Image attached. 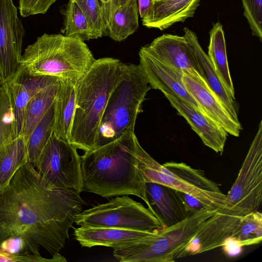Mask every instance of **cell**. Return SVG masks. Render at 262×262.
Masks as SVG:
<instances>
[{
  "label": "cell",
  "mask_w": 262,
  "mask_h": 262,
  "mask_svg": "<svg viewBox=\"0 0 262 262\" xmlns=\"http://www.w3.org/2000/svg\"><path fill=\"white\" fill-rule=\"evenodd\" d=\"M85 202L80 193L58 188L27 162L0 191V252L59 253Z\"/></svg>",
  "instance_id": "obj_1"
},
{
  "label": "cell",
  "mask_w": 262,
  "mask_h": 262,
  "mask_svg": "<svg viewBox=\"0 0 262 262\" xmlns=\"http://www.w3.org/2000/svg\"><path fill=\"white\" fill-rule=\"evenodd\" d=\"M140 144L135 133L81 156L83 191L108 198L134 195L149 208L145 181L139 166Z\"/></svg>",
  "instance_id": "obj_2"
},
{
  "label": "cell",
  "mask_w": 262,
  "mask_h": 262,
  "mask_svg": "<svg viewBox=\"0 0 262 262\" xmlns=\"http://www.w3.org/2000/svg\"><path fill=\"white\" fill-rule=\"evenodd\" d=\"M124 63L112 57L96 59L78 80L69 139L77 149L96 148L101 120L110 94L122 77Z\"/></svg>",
  "instance_id": "obj_3"
},
{
  "label": "cell",
  "mask_w": 262,
  "mask_h": 262,
  "mask_svg": "<svg viewBox=\"0 0 262 262\" xmlns=\"http://www.w3.org/2000/svg\"><path fill=\"white\" fill-rule=\"evenodd\" d=\"M84 41L61 34H43L28 46L20 67L33 76L78 79L95 61Z\"/></svg>",
  "instance_id": "obj_4"
},
{
  "label": "cell",
  "mask_w": 262,
  "mask_h": 262,
  "mask_svg": "<svg viewBox=\"0 0 262 262\" xmlns=\"http://www.w3.org/2000/svg\"><path fill=\"white\" fill-rule=\"evenodd\" d=\"M150 89L140 64L124 63L122 77L110 94L101 120L96 148L135 133L137 116Z\"/></svg>",
  "instance_id": "obj_5"
},
{
  "label": "cell",
  "mask_w": 262,
  "mask_h": 262,
  "mask_svg": "<svg viewBox=\"0 0 262 262\" xmlns=\"http://www.w3.org/2000/svg\"><path fill=\"white\" fill-rule=\"evenodd\" d=\"M219 209L197 212L154 234L114 249V256L121 262H170L181 258L184 249L205 222Z\"/></svg>",
  "instance_id": "obj_6"
},
{
  "label": "cell",
  "mask_w": 262,
  "mask_h": 262,
  "mask_svg": "<svg viewBox=\"0 0 262 262\" xmlns=\"http://www.w3.org/2000/svg\"><path fill=\"white\" fill-rule=\"evenodd\" d=\"M139 159L145 182L161 184L187 193L214 208H228L226 194L202 170L183 162L171 161L161 165L141 146L139 148Z\"/></svg>",
  "instance_id": "obj_7"
},
{
  "label": "cell",
  "mask_w": 262,
  "mask_h": 262,
  "mask_svg": "<svg viewBox=\"0 0 262 262\" xmlns=\"http://www.w3.org/2000/svg\"><path fill=\"white\" fill-rule=\"evenodd\" d=\"M75 223L80 226L145 232H153L164 227L148 208L127 195L117 196L107 203L81 211L76 215Z\"/></svg>",
  "instance_id": "obj_8"
},
{
  "label": "cell",
  "mask_w": 262,
  "mask_h": 262,
  "mask_svg": "<svg viewBox=\"0 0 262 262\" xmlns=\"http://www.w3.org/2000/svg\"><path fill=\"white\" fill-rule=\"evenodd\" d=\"M54 186L78 193L83 191L81 158L69 142L53 134L35 167Z\"/></svg>",
  "instance_id": "obj_9"
},
{
  "label": "cell",
  "mask_w": 262,
  "mask_h": 262,
  "mask_svg": "<svg viewBox=\"0 0 262 262\" xmlns=\"http://www.w3.org/2000/svg\"><path fill=\"white\" fill-rule=\"evenodd\" d=\"M228 208L240 215L258 211L262 200V122L237 177L226 194Z\"/></svg>",
  "instance_id": "obj_10"
},
{
  "label": "cell",
  "mask_w": 262,
  "mask_h": 262,
  "mask_svg": "<svg viewBox=\"0 0 262 262\" xmlns=\"http://www.w3.org/2000/svg\"><path fill=\"white\" fill-rule=\"evenodd\" d=\"M25 30L13 0H0V85L20 67Z\"/></svg>",
  "instance_id": "obj_11"
},
{
  "label": "cell",
  "mask_w": 262,
  "mask_h": 262,
  "mask_svg": "<svg viewBox=\"0 0 262 262\" xmlns=\"http://www.w3.org/2000/svg\"><path fill=\"white\" fill-rule=\"evenodd\" d=\"M242 215L227 208L208 219L189 241L181 258L221 247L236 228Z\"/></svg>",
  "instance_id": "obj_12"
},
{
  "label": "cell",
  "mask_w": 262,
  "mask_h": 262,
  "mask_svg": "<svg viewBox=\"0 0 262 262\" xmlns=\"http://www.w3.org/2000/svg\"><path fill=\"white\" fill-rule=\"evenodd\" d=\"M59 78L50 76H33L19 67L15 74L1 86L6 91L13 119V139L21 135L25 108L37 92Z\"/></svg>",
  "instance_id": "obj_13"
},
{
  "label": "cell",
  "mask_w": 262,
  "mask_h": 262,
  "mask_svg": "<svg viewBox=\"0 0 262 262\" xmlns=\"http://www.w3.org/2000/svg\"><path fill=\"white\" fill-rule=\"evenodd\" d=\"M142 48L157 60L184 73H189L204 79L194 55L184 36L163 34Z\"/></svg>",
  "instance_id": "obj_14"
},
{
  "label": "cell",
  "mask_w": 262,
  "mask_h": 262,
  "mask_svg": "<svg viewBox=\"0 0 262 262\" xmlns=\"http://www.w3.org/2000/svg\"><path fill=\"white\" fill-rule=\"evenodd\" d=\"M139 55V64L145 73L151 88L159 90L164 94H175L204 114L186 90L182 81L184 73L182 71L157 60L142 48Z\"/></svg>",
  "instance_id": "obj_15"
},
{
  "label": "cell",
  "mask_w": 262,
  "mask_h": 262,
  "mask_svg": "<svg viewBox=\"0 0 262 262\" xmlns=\"http://www.w3.org/2000/svg\"><path fill=\"white\" fill-rule=\"evenodd\" d=\"M182 81L189 94L194 99L203 113L227 133L238 137L242 126L230 117L221 101L201 77L184 73Z\"/></svg>",
  "instance_id": "obj_16"
},
{
  "label": "cell",
  "mask_w": 262,
  "mask_h": 262,
  "mask_svg": "<svg viewBox=\"0 0 262 262\" xmlns=\"http://www.w3.org/2000/svg\"><path fill=\"white\" fill-rule=\"evenodd\" d=\"M164 95L171 105L186 120L205 145L217 153L223 152L228 134L222 127L178 96Z\"/></svg>",
  "instance_id": "obj_17"
},
{
  "label": "cell",
  "mask_w": 262,
  "mask_h": 262,
  "mask_svg": "<svg viewBox=\"0 0 262 262\" xmlns=\"http://www.w3.org/2000/svg\"><path fill=\"white\" fill-rule=\"evenodd\" d=\"M149 209L164 227L175 225L190 216L178 191L161 184L146 182Z\"/></svg>",
  "instance_id": "obj_18"
},
{
  "label": "cell",
  "mask_w": 262,
  "mask_h": 262,
  "mask_svg": "<svg viewBox=\"0 0 262 262\" xmlns=\"http://www.w3.org/2000/svg\"><path fill=\"white\" fill-rule=\"evenodd\" d=\"M156 230L145 232L111 227L80 226L74 229L73 234L82 247L104 246L114 249L123 247L128 242L151 235Z\"/></svg>",
  "instance_id": "obj_19"
},
{
  "label": "cell",
  "mask_w": 262,
  "mask_h": 262,
  "mask_svg": "<svg viewBox=\"0 0 262 262\" xmlns=\"http://www.w3.org/2000/svg\"><path fill=\"white\" fill-rule=\"evenodd\" d=\"M184 36L191 49L199 68L210 90L221 101L230 117L237 123H240L238 118V108L235 99L227 93L219 79L208 55L200 45L196 34L191 30L184 28Z\"/></svg>",
  "instance_id": "obj_20"
},
{
  "label": "cell",
  "mask_w": 262,
  "mask_h": 262,
  "mask_svg": "<svg viewBox=\"0 0 262 262\" xmlns=\"http://www.w3.org/2000/svg\"><path fill=\"white\" fill-rule=\"evenodd\" d=\"M201 0H165L154 2L152 11L142 20L143 26L160 30L184 22L193 16Z\"/></svg>",
  "instance_id": "obj_21"
},
{
  "label": "cell",
  "mask_w": 262,
  "mask_h": 262,
  "mask_svg": "<svg viewBox=\"0 0 262 262\" xmlns=\"http://www.w3.org/2000/svg\"><path fill=\"white\" fill-rule=\"evenodd\" d=\"M78 79L59 78L54 101L53 134L56 137L68 142L75 106L76 85Z\"/></svg>",
  "instance_id": "obj_22"
},
{
  "label": "cell",
  "mask_w": 262,
  "mask_h": 262,
  "mask_svg": "<svg viewBox=\"0 0 262 262\" xmlns=\"http://www.w3.org/2000/svg\"><path fill=\"white\" fill-rule=\"evenodd\" d=\"M262 240V214L256 211L242 216L230 237L222 247L229 255L238 254L244 246L259 243Z\"/></svg>",
  "instance_id": "obj_23"
},
{
  "label": "cell",
  "mask_w": 262,
  "mask_h": 262,
  "mask_svg": "<svg viewBox=\"0 0 262 262\" xmlns=\"http://www.w3.org/2000/svg\"><path fill=\"white\" fill-rule=\"evenodd\" d=\"M209 36L208 57L226 91L235 99L234 88L227 61L224 32L220 22L213 24Z\"/></svg>",
  "instance_id": "obj_24"
},
{
  "label": "cell",
  "mask_w": 262,
  "mask_h": 262,
  "mask_svg": "<svg viewBox=\"0 0 262 262\" xmlns=\"http://www.w3.org/2000/svg\"><path fill=\"white\" fill-rule=\"evenodd\" d=\"M28 162L26 142L22 135L0 145V191L8 185L16 171Z\"/></svg>",
  "instance_id": "obj_25"
},
{
  "label": "cell",
  "mask_w": 262,
  "mask_h": 262,
  "mask_svg": "<svg viewBox=\"0 0 262 262\" xmlns=\"http://www.w3.org/2000/svg\"><path fill=\"white\" fill-rule=\"evenodd\" d=\"M59 80L39 90L31 97L27 104L21 134L26 142L35 126L54 103Z\"/></svg>",
  "instance_id": "obj_26"
},
{
  "label": "cell",
  "mask_w": 262,
  "mask_h": 262,
  "mask_svg": "<svg viewBox=\"0 0 262 262\" xmlns=\"http://www.w3.org/2000/svg\"><path fill=\"white\" fill-rule=\"evenodd\" d=\"M139 15L138 0H128L125 5L119 6L106 34L115 41L124 40L138 28Z\"/></svg>",
  "instance_id": "obj_27"
},
{
  "label": "cell",
  "mask_w": 262,
  "mask_h": 262,
  "mask_svg": "<svg viewBox=\"0 0 262 262\" xmlns=\"http://www.w3.org/2000/svg\"><path fill=\"white\" fill-rule=\"evenodd\" d=\"M54 115V102L35 126L26 142L28 161L34 167L43 148L53 134Z\"/></svg>",
  "instance_id": "obj_28"
},
{
  "label": "cell",
  "mask_w": 262,
  "mask_h": 262,
  "mask_svg": "<svg viewBox=\"0 0 262 262\" xmlns=\"http://www.w3.org/2000/svg\"><path fill=\"white\" fill-rule=\"evenodd\" d=\"M64 23L61 32L63 35L78 38L83 41L94 39L93 30L79 7L69 0L63 11Z\"/></svg>",
  "instance_id": "obj_29"
},
{
  "label": "cell",
  "mask_w": 262,
  "mask_h": 262,
  "mask_svg": "<svg viewBox=\"0 0 262 262\" xmlns=\"http://www.w3.org/2000/svg\"><path fill=\"white\" fill-rule=\"evenodd\" d=\"M85 15L94 34V39L105 34L103 12L98 0H72Z\"/></svg>",
  "instance_id": "obj_30"
},
{
  "label": "cell",
  "mask_w": 262,
  "mask_h": 262,
  "mask_svg": "<svg viewBox=\"0 0 262 262\" xmlns=\"http://www.w3.org/2000/svg\"><path fill=\"white\" fill-rule=\"evenodd\" d=\"M13 119L8 95L0 87V145L4 142L13 139Z\"/></svg>",
  "instance_id": "obj_31"
},
{
  "label": "cell",
  "mask_w": 262,
  "mask_h": 262,
  "mask_svg": "<svg viewBox=\"0 0 262 262\" xmlns=\"http://www.w3.org/2000/svg\"><path fill=\"white\" fill-rule=\"evenodd\" d=\"M252 35L262 40V0H242Z\"/></svg>",
  "instance_id": "obj_32"
},
{
  "label": "cell",
  "mask_w": 262,
  "mask_h": 262,
  "mask_svg": "<svg viewBox=\"0 0 262 262\" xmlns=\"http://www.w3.org/2000/svg\"><path fill=\"white\" fill-rule=\"evenodd\" d=\"M57 0H19L18 9L21 15L27 17L45 14Z\"/></svg>",
  "instance_id": "obj_33"
},
{
  "label": "cell",
  "mask_w": 262,
  "mask_h": 262,
  "mask_svg": "<svg viewBox=\"0 0 262 262\" xmlns=\"http://www.w3.org/2000/svg\"><path fill=\"white\" fill-rule=\"evenodd\" d=\"M63 260L64 257L61 255L46 258L40 254L8 255L0 252V261L62 262Z\"/></svg>",
  "instance_id": "obj_34"
},
{
  "label": "cell",
  "mask_w": 262,
  "mask_h": 262,
  "mask_svg": "<svg viewBox=\"0 0 262 262\" xmlns=\"http://www.w3.org/2000/svg\"><path fill=\"white\" fill-rule=\"evenodd\" d=\"M178 191L189 215H191L204 210L212 208L189 194L178 190Z\"/></svg>",
  "instance_id": "obj_35"
},
{
  "label": "cell",
  "mask_w": 262,
  "mask_h": 262,
  "mask_svg": "<svg viewBox=\"0 0 262 262\" xmlns=\"http://www.w3.org/2000/svg\"><path fill=\"white\" fill-rule=\"evenodd\" d=\"M101 7L105 34L108 31L114 12L119 6V0H98Z\"/></svg>",
  "instance_id": "obj_36"
},
{
  "label": "cell",
  "mask_w": 262,
  "mask_h": 262,
  "mask_svg": "<svg viewBox=\"0 0 262 262\" xmlns=\"http://www.w3.org/2000/svg\"><path fill=\"white\" fill-rule=\"evenodd\" d=\"M139 15L142 19L147 17L154 7V0H138Z\"/></svg>",
  "instance_id": "obj_37"
},
{
  "label": "cell",
  "mask_w": 262,
  "mask_h": 262,
  "mask_svg": "<svg viewBox=\"0 0 262 262\" xmlns=\"http://www.w3.org/2000/svg\"><path fill=\"white\" fill-rule=\"evenodd\" d=\"M128 0H119V6H122L125 5Z\"/></svg>",
  "instance_id": "obj_38"
},
{
  "label": "cell",
  "mask_w": 262,
  "mask_h": 262,
  "mask_svg": "<svg viewBox=\"0 0 262 262\" xmlns=\"http://www.w3.org/2000/svg\"><path fill=\"white\" fill-rule=\"evenodd\" d=\"M154 2H156L164 1L165 0H154Z\"/></svg>",
  "instance_id": "obj_39"
}]
</instances>
